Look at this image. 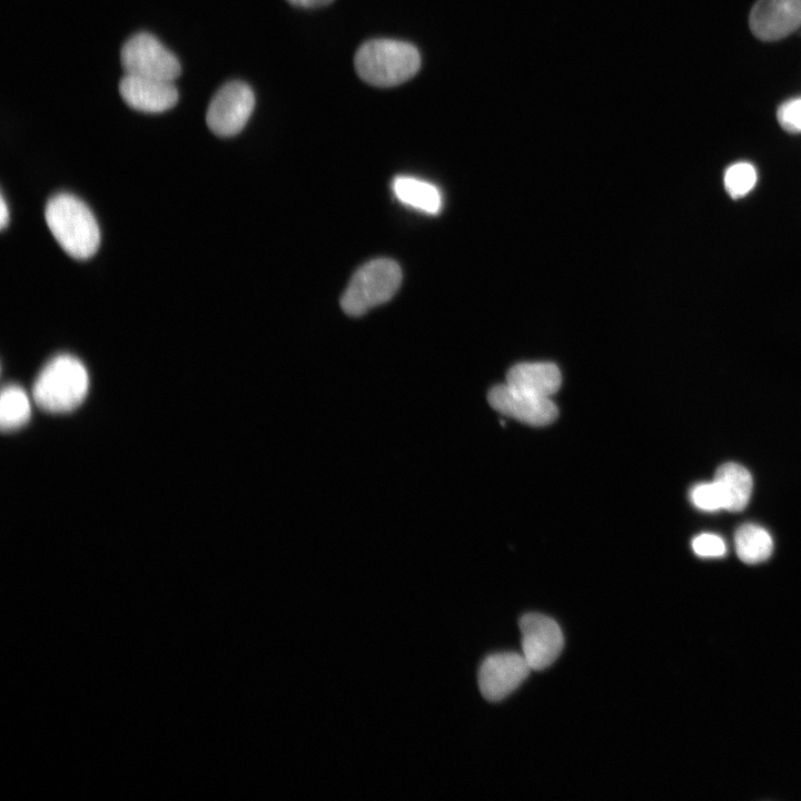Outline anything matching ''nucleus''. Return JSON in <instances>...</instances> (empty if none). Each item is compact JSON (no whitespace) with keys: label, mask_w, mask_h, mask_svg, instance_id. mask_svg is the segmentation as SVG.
<instances>
[{"label":"nucleus","mask_w":801,"mask_h":801,"mask_svg":"<svg viewBox=\"0 0 801 801\" xmlns=\"http://www.w3.org/2000/svg\"><path fill=\"white\" fill-rule=\"evenodd\" d=\"M354 63L365 82L388 88L406 82L418 72L421 55L409 42L379 38L364 42L355 53Z\"/></svg>","instance_id":"1"},{"label":"nucleus","mask_w":801,"mask_h":801,"mask_svg":"<svg viewBox=\"0 0 801 801\" xmlns=\"http://www.w3.org/2000/svg\"><path fill=\"white\" fill-rule=\"evenodd\" d=\"M47 225L60 247L76 259H88L100 244L98 222L89 207L71 194L60 192L49 199L44 211Z\"/></svg>","instance_id":"2"},{"label":"nucleus","mask_w":801,"mask_h":801,"mask_svg":"<svg viewBox=\"0 0 801 801\" xmlns=\"http://www.w3.org/2000/svg\"><path fill=\"white\" fill-rule=\"evenodd\" d=\"M89 386L83 364L71 355H58L39 373L32 395L42 409L63 413L75 409L85 399Z\"/></svg>","instance_id":"3"},{"label":"nucleus","mask_w":801,"mask_h":801,"mask_svg":"<svg viewBox=\"0 0 801 801\" xmlns=\"http://www.w3.org/2000/svg\"><path fill=\"white\" fill-rule=\"evenodd\" d=\"M402 270L388 258H377L364 264L352 277L340 305L349 316H362L369 309L388 301L398 290Z\"/></svg>","instance_id":"4"},{"label":"nucleus","mask_w":801,"mask_h":801,"mask_svg":"<svg viewBox=\"0 0 801 801\" xmlns=\"http://www.w3.org/2000/svg\"><path fill=\"white\" fill-rule=\"evenodd\" d=\"M125 73L174 81L181 68L177 57L155 36L139 32L130 37L120 51Z\"/></svg>","instance_id":"5"},{"label":"nucleus","mask_w":801,"mask_h":801,"mask_svg":"<svg viewBox=\"0 0 801 801\" xmlns=\"http://www.w3.org/2000/svg\"><path fill=\"white\" fill-rule=\"evenodd\" d=\"M255 108V93L243 81L225 83L212 97L206 112L208 128L219 137L239 134Z\"/></svg>","instance_id":"6"},{"label":"nucleus","mask_w":801,"mask_h":801,"mask_svg":"<svg viewBox=\"0 0 801 801\" xmlns=\"http://www.w3.org/2000/svg\"><path fill=\"white\" fill-rule=\"evenodd\" d=\"M522 654L532 670L550 666L560 655L564 639L558 624L551 617L528 613L520 620Z\"/></svg>","instance_id":"7"},{"label":"nucleus","mask_w":801,"mask_h":801,"mask_svg":"<svg viewBox=\"0 0 801 801\" xmlns=\"http://www.w3.org/2000/svg\"><path fill=\"white\" fill-rule=\"evenodd\" d=\"M488 403L498 413L534 426L547 425L557 416V407L551 398L530 394L507 383L490 390Z\"/></svg>","instance_id":"8"},{"label":"nucleus","mask_w":801,"mask_h":801,"mask_svg":"<svg viewBox=\"0 0 801 801\" xmlns=\"http://www.w3.org/2000/svg\"><path fill=\"white\" fill-rule=\"evenodd\" d=\"M531 670L522 653L492 654L479 666V691L486 700L500 701L511 694L527 678Z\"/></svg>","instance_id":"9"},{"label":"nucleus","mask_w":801,"mask_h":801,"mask_svg":"<svg viewBox=\"0 0 801 801\" xmlns=\"http://www.w3.org/2000/svg\"><path fill=\"white\" fill-rule=\"evenodd\" d=\"M749 23L761 40L782 39L801 27V0H759L750 12Z\"/></svg>","instance_id":"10"},{"label":"nucleus","mask_w":801,"mask_h":801,"mask_svg":"<svg viewBox=\"0 0 801 801\" xmlns=\"http://www.w3.org/2000/svg\"><path fill=\"white\" fill-rule=\"evenodd\" d=\"M119 93L130 108L159 113L171 109L178 101L172 81L125 73L119 81Z\"/></svg>","instance_id":"11"},{"label":"nucleus","mask_w":801,"mask_h":801,"mask_svg":"<svg viewBox=\"0 0 801 801\" xmlns=\"http://www.w3.org/2000/svg\"><path fill=\"white\" fill-rule=\"evenodd\" d=\"M561 380L557 366L547 362L521 363L513 366L506 375L508 385L547 398L558 390Z\"/></svg>","instance_id":"12"},{"label":"nucleus","mask_w":801,"mask_h":801,"mask_svg":"<svg viewBox=\"0 0 801 801\" xmlns=\"http://www.w3.org/2000/svg\"><path fill=\"white\" fill-rule=\"evenodd\" d=\"M713 482L720 492L723 510L739 512L746 506L752 491V477L746 468L736 463L722 464Z\"/></svg>","instance_id":"13"},{"label":"nucleus","mask_w":801,"mask_h":801,"mask_svg":"<svg viewBox=\"0 0 801 801\" xmlns=\"http://www.w3.org/2000/svg\"><path fill=\"white\" fill-rule=\"evenodd\" d=\"M393 191L400 202L426 214H437L442 207L438 188L419 178L398 176L393 181Z\"/></svg>","instance_id":"14"},{"label":"nucleus","mask_w":801,"mask_h":801,"mask_svg":"<svg viewBox=\"0 0 801 801\" xmlns=\"http://www.w3.org/2000/svg\"><path fill=\"white\" fill-rule=\"evenodd\" d=\"M736 554L741 561L755 564L769 558L773 551L771 535L755 524H743L734 536Z\"/></svg>","instance_id":"15"},{"label":"nucleus","mask_w":801,"mask_h":801,"mask_svg":"<svg viewBox=\"0 0 801 801\" xmlns=\"http://www.w3.org/2000/svg\"><path fill=\"white\" fill-rule=\"evenodd\" d=\"M30 414V402L22 388L11 385L2 389L0 424L3 431H11L22 426L29 419Z\"/></svg>","instance_id":"16"},{"label":"nucleus","mask_w":801,"mask_h":801,"mask_svg":"<svg viewBox=\"0 0 801 801\" xmlns=\"http://www.w3.org/2000/svg\"><path fill=\"white\" fill-rule=\"evenodd\" d=\"M755 181V169L748 162H738L731 166L724 175L725 189L733 198L746 195L754 187Z\"/></svg>","instance_id":"17"},{"label":"nucleus","mask_w":801,"mask_h":801,"mask_svg":"<svg viewBox=\"0 0 801 801\" xmlns=\"http://www.w3.org/2000/svg\"><path fill=\"white\" fill-rule=\"evenodd\" d=\"M690 498L700 510L713 512L723 508L720 492L714 482L702 483L691 490Z\"/></svg>","instance_id":"18"},{"label":"nucleus","mask_w":801,"mask_h":801,"mask_svg":"<svg viewBox=\"0 0 801 801\" xmlns=\"http://www.w3.org/2000/svg\"><path fill=\"white\" fill-rule=\"evenodd\" d=\"M692 548L701 557H720L726 551L724 541L720 536L710 533H703L694 537Z\"/></svg>","instance_id":"19"},{"label":"nucleus","mask_w":801,"mask_h":801,"mask_svg":"<svg viewBox=\"0 0 801 801\" xmlns=\"http://www.w3.org/2000/svg\"><path fill=\"white\" fill-rule=\"evenodd\" d=\"M781 127L789 132H801V98L782 103L777 112Z\"/></svg>","instance_id":"20"},{"label":"nucleus","mask_w":801,"mask_h":801,"mask_svg":"<svg viewBox=\"0 0 801 801\" xmlns=\"http://www.w3.org/2000/svg\"><path fill=\"white\" fill-rule=\"evenodd\" d=\"M291 4L301 8H319L332 3L334 0H287Z\"/></svg>","instance_id":"21"},{"label":"nucleus","mask_w":801,"mask_h":801,"mask_svg":"<svg viewBox=\"0 0 801 801\" xmlns=\"http://www.w3.org/2000/svg\"><path fill=\"white\" fill-rule=\"evenodd\" d=\"M8 222H9V208L3 198V195H1V202H0V226H1V228L2 229L6 228Z\"/></svg>","instance_id":"22"}]
</instances>
